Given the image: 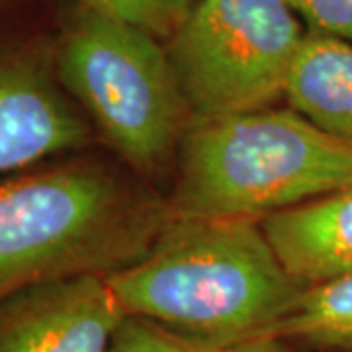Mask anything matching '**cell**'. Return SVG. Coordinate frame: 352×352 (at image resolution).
Here are the masks:
<instances>
[{"label": "cell", "mask_w": 352, "mask_h": 352, "mask_svg": "<svg viewBox=\"0 0 352 352\" xmlns=\"http://www.w3.org/2000/svg\"><path fill=\"white\" fill-rule=\"evenodd\" d=\"M219 352H296L289 349L288 344H284V340L278 337H263V339L249 340V342H241L237 346L223 349Z\"/></svg>", "instance_id": "5bb4252c"}, {"label": "cell", "mask_w": 352, "mask_h": 352, "mask_svg": "<svg viewBox=\"0 0 352 352\" xmlns=\"http://www.w3.org/2000/svg\"><path fill=\"white\" fill-rule=\"evenodd\" d=\"M106 352H219L186 339L151 319L126 315L113 331Z\"/></svg>", "instance_id": "8fae6325"}, {"label": "cell", "mask_w": 352, "mask_h": 352, "mask_svg": "<svg viewBox=\"0 0 352 352\" xmlns=\"http://www.w3.org/2000/svg\"><path fill=\"white\" fill-rule=\"evenodd\" d=\"M178 168L176 212L263 221L349 186L352 145L292 108H261L192 120Z\"/></svg>", "instance_id": "3957f363"}, {"label": "cell", "mask_w": 352, "mask_h": 352, "mask_svg": "<svg viewBox=\"0 0 352 352\" xmlns=\"http://www.w3.org/2000/svg\"><path fill=\"white\" fill-rule=\"evenodd\" d=\"M124 317L106 274L41 282L0 300V352H106Z\"/></svg>", "instance_id": "8992f818"}, {"label": "cell", "mask_w": 352, "mask_h": 352, "mask_svg": "<svg viewBox=\"0 0 352 352\" xmlns=\"http://www.w3.org/2000/svg\"><path fill=\"white\" fill-rule=\"evenodd\" d=\"M264 235L305 288L352 274V182L261 221Z\"/></svg>", "instance_id": "ba28073f"}, {"label": "cell", "mask_w": 352, "mask_h": 352, "mask_svg": "<svg viewBox=\"0 0 352 352\" xmlns=\"http://www.w3.org/2000/svg\"><path fill=\"white\" fill-rule=\"evenodd\" d=\"M157 2H159V6H161L164 16L170 20V24L176 28V24L192 10V6L198 0H157Z\"/></svg>", "instance_id": "9a60e30c"}, {"label": "cell", "mask_w": 352, "mask_h": 352, "mask_svg": "<svg viewBox=\"0 0 352 352\" xmlns=\"http://www.w3.org/2000/svg\"><path fill=\"white\" fill-rule=\"evenodd\" d=\"M88 139L55 67L32 53L0 50V178L80 149Z\"/></svg>", "instance_id": "52a82bcc"}, {"label": "cell", "mask_w": 352, "mask_h": 352, "mask_svg": "<svg viewBox=\"0 0 352 352\" xmlns=\"http://www.w3.org/2000/svg\"><path fill=\"white\" fill-rule=\"evenodd\" d=\"M166 47L192 120L268 108L284 96L305 30L288 0H198Z\"/></svg>", "instance_id": "5b68a950"}, {"label": "cell", "mask_w": 352, "mask_h": 352, "mask_svg": "<svg viewBox=\"0 0 352 352\" xmlns=\"http://www.w3.org/2000/svg\"><path fill=\"white\" fill-rule=\"evenodd\" d=\"M272 337L352 352V274L309 286Z\"/></svg>", "instance_id": "30bf717a"}, {"label": "cell", "mask_w": 352, "mask_h": 352, "mask_svg": "<svg viewBox=\"0 0 352 352\" xmlns=\"http://www.w3.org/2000/svg\"><path fill=\"white\" fill-rule=\"evenodd\" d=\"M175 214L96 161L0 178V300L41 282L112 274L141 258Z\"/></svg>", "instance_id": "7a4b0ae2"}, {"label": "cell", "mask_w": 352, "mask_h": 352, "mask_svg": "<svg viewBox=\"0 0 352 352\" xmlns=\"http://www.w3.org/2000/svg\"><path fill=\"white\" fill-rule=\"evenodd\" d=\"M53 67L65 90L139 173L161 168L184 138L190 112L168 53L151 32L80 6Z\"/></svg>", "instance_id": "277c9868"}, {"label": "cell", "mask_w": 352, "mask_h": 352, "mask_svg": "<svg viewBox=\"0 0 352 352\" xmlns=\"http://www.w3.org/2000/svg\"><path fill=\"white\" fill-rule=\"evenodd\" d=\"M80 6L135 24L153 36H166L175 30L157 0H80Z\"/></svg>", "instance_id": "4fadbf2b"}, {"label": "cell", "mask_w": 352, "mask_h": 352, "mask_svg": "<svg viewBox=\"0 0 352 352\" xmlns=\"http://www.w3.org/2000/svg\"><path fill=\"white\" fill-rule=\"evenodd\" d=\"M309 30L352 43V0H288Z\"/></svg>", "instance_id": "7c38bea8"}, {"label": "cell", "mask_w": 352, "mask_h": 352, "mask_svg": "<svg viewBox=\"0 0 352 352\" xmlns=\"http://www.w3.org/2000/svg\"><path fill=\"white\" fill-rule=\"evenodd\" d=\"M284 96L294 112L352 145V43L305 30Z\"/></svg>", "instance_id": "9c48e42d"}, {"label": "cell", "mask_w": 352, "mask_h": 352, "mask_svg": "<svg viewBox=\"0 0 352 352\" xmlns=\"http://www.w3.org/2000/svg\"><path fill=\"white\" fill-rule=\"evenodd\" d=\"M106 278L124 314L215 351L272 337L307 289L261 221L176 210L141 258Z\"/></svg>", "instance_id": "6da1fadb"}]
</instances>
